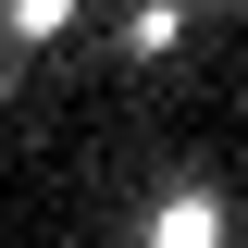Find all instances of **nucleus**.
I'll return each mask as SVG.
<instances>
[{"label":"nucleus","instance_id":"nucleus-1","mask_svg":"<svg viewBox=\"0 0 248 248\" xmlns=\"http://www.w3.org/2000/svg\"><path fill=\"white\" fill-rule=\"evenodd\" d=\"M149 248H223V186H161Z\"/></svg>","mask_w":248,"mask_h":248},{"label":"nucleus","instance_id":"nucleus-2","mask_svg":"<svg viewBox=\"0 0 248 248\" xmlns=\"http://www.w3.org/2000/svg\"><path fill=\"white\" fill-rule=\"evenodd\" d=\"M75 13H87V0H0V25L25 37V50H50V37H75Z\"/></svg>","mask_w":248,"mask_h":248},{"label":"nucleus","instance_id":"nucleus-3","mask_svg":"<svg viewBox=\"0 0 248 248\" xmlns=\"http://www.w3.org/2000/svg\"><path fill=\"white\" fill-rule=\"evenodd\" d=\"M174 37H186V0H137V13H124V50L137 62H161Z\"/></svg>","mask_w":248,"mask_h":248}]
</instances>
